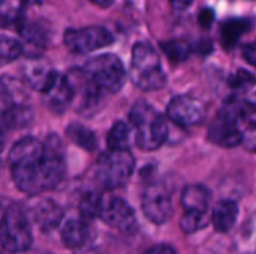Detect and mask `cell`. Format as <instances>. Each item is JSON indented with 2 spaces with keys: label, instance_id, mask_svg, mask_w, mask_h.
Masks as SVG:
<instances>
[{
  "label": "cell",
  "instance_id": "44dd1931",
  "mask_svg": "<svg viewBox=\"0 0 256 254\" xmlns=\"http://www.w3.org/2000/svg\"><path fill=\"white\" fill-rule=\"evenodd\" d=\"M160 48H162L164 54L168 57V60L171 63H182V61L188 60V57L194 51V48L188 42L180 40V39L162 42L160 43Z\"/></svg>",
  "mask_w": 256,
  "mask_h": 254
},
{
  "label": "cell",
  "instance_id": "cb8c5ba5",
  "mask_svg": "<svg viewBox=\"0 0 256 254\" xmlns=\"http://www.w3.org/2000/svg\"><path fill=\"white\" fill-rule=\"evenodd\" d=\"M104 196L100 193L96 192H88L82 196L81 202H80V213L81 217L87 219V220H93L98 219L99 216V210H100V204H102Z\"/></svg>",
  "mask_w": 256,
  "mask_h": 254
},
{
  "label": "cell",
  "instance_id": "d6a6232c",
  "mask_svg": "<svg viewBox=\"0 0 256 254\" xmlns=\"http://www.w3.org/2000/svg\"><path fill=\"white\" fill-rule=\"evenodd\" d=\"M22 3H26V4H39V3H42V0H21Z\"/></svg>",
  "mask_w": 256,
  "mask_h": 254
},
{
  "label": "cell",
  "instance_id": "f1b7e54d",
  "mask_svg": "<svg viewBox=\"0 0 256 254\" xmlns=\"http://www.w3.org/2000/svg\"><path fill=\"white\" fill-rule=\"evenodd\" d=\"M213 19H214V13H213L212 9H204V10L201 12V15H200V22H201L204 27H210L212 22H213Z\"/></svg>",
  "mask_w": 256,
  "mask_h": 254
},
{
  "label": "cell",
  "instance_id": "5bb4252c",
  "mask_svg": "<svg viewBox=\"0 0 256 254\" xmlns=\"http://www.w3.org/2000/svg\"><path fill=\"white\" fill-rule=\"evenodd\" d=\"M58 72H56L46 61L44 60H30L27 61V64L24 66V78H26V82L44 93L51 84L52 81L56 79Z\"/></svg>",
  "mask_w": 256,
  "mask_h": 254
},
{
  "label": "cell",
  "instance_id": "2e32d148",
  "mask_svg": "<svg viewBox=\"0 0 256 254\" xmlns=\"http://www.w3.org/2000/svg\"><path fill=\"white\" fill-rule=\"evenodd\" d=\"M210 199H212L210 190L201 184L188 186L182 193V205L184 208V213L207 214Z\"/></svg>",
  "mask_w": 256,
  "mask_h": 254
},
{
  "label": "cell",
  "instance_id": "836d02e7",
  "mask_svg": "<svg viewBox=\"0 0 256 254\" xmlns=\"http://www.w3.org/2000/svg\"><path fill=\"white\" fill-rule=\"evenodd\" d=\"M3 148H4V135L0 130V153L3 151Z\"/></svg>",
  "mask_w": 256,
  "mask_h": 254
},
{
  "label": "cell",
  "instance_id": "f546056e",
  "mask_svg": "<svg viewBox=\"0 0 256 254\" xmlns=\"http://www.w3.org/2000/svg\"><path fill=\"white\" fill-rule=\"evenodd\" d=\"M168 1L172 6V9H176V10H184L194 3V0H168Z\"/></svg>",
  "mask_w": 256,
  "mask_h": 254
},
{
  "label": "cell",
  "instance_id": "3957f363",
  "mask_svg": "<svg viewBox=\"0 0 256 254\" xmlns=\"http://www.w3.org/2000/svg\"><path fill=\"white\" fill-rule=\"evenodd\" d=\"M130 79L142 91L160 90L166 82L159 52L156 48L142 40L136 42L132 49L130 58Z\"/></svg>",
  "mask_w": 256,
  "mask_h": 254
},
{
  "label": "cell",
  "instance_id": "4dcf8cb0",
  "mask_svg": "<svg viewBox=\"0 0 256 254\" xmlns=\"http://www.w3.org/2000/svg\"><path fill=\"white\" fill-rule=\"evenodd\" d=\"M75 254H108L106 252H104V250H100V249H98V247H92V246H84V247H80V249H76V252Z\"/></svg>",
  "mask_w": 256,
  "mask_h": 254
},
{
  "label": "cell",
  "instance_id": "8992f818",
  "mask_svg": "<svg viewBox=\"0 0 256 254\" xmlns=\"http://www.w3.org/2000/svg\"><path fill=\"white\" fill-rule=\"evenodd\" d=\"M0 244L12 254L26 253L33 244L30 219L18 204L10 205L0 220Z\"/></svg>",
  "mask_w": 256,
  "mask_h": 254
},
{
  "label": "cell",
  "instance_id": "7c38bea8",
  "mask_svg": "<svg viewBox=\"0 0 256 254\" xmlns=\"http://www.w3.org/2000/svg\"><path fill=\"white\" fill-rule=\"evenodd\" d=\"M62 243L68 247V249H80L87 246L92 238H93V229L90 225V220L84 219V217H74L69 219L63 223L62 226Z\"/></svg>",
  "mask_w": 256,
  "mask_h": 254
},
{
  "label": "cell",
  "instance_id": "83f0119b",
  "mask_svg": "<svg viewBox=\"0 0 256 254\" xmlns=\"http://www.w3.org/2000/svg\"><path fill=\"white\" fill-rule=\"evenodd\" d=\"M146 254H177V252H176V249L172 246L159 244V246H154L153 249H150Z\"/></svg>",
  "mask_w": 256,
  "mask_h": 254
},
{
  "label": "cell",
  "instance_id": "7a4b0ae2",
  "mask_svg": "<svg viewBox=\"0 0 256 254\" xmlns=\"http://www.w3.org/2000/svg\"><path fill=\"white\" fill-rule=\"evenodd\" d=\"M130 124L135 130V142L144 151L160 148L168 138V124L165 117L150 103L136 102L129 114Z\"/></svg>",
  "mask_w": 256,
  "mask_h": 254
},
{
  "label": "cell",
  "instance_id": "277c9868",
  "mask_svg": "<svg viewBox=\"0 0 256 254\" xmlns=\"http://www.w3.org/2000/svg\"><path fill=\"white\" fill-rule=\"evenodd\" d=\"M81 72L86 79L105 97L120 91L126 81L124 66L114 54H100L90 58Z\"/></svg>",
  "mask_w": 256,
  "mask_h": 254
},
{
  "label": "cell",
  "instance_id": "9c48e42d",
  "mask_svg": "<svg viewBox=\"0 0 256 254\" xmlns=\"http://www.w3.org/2000/svg\"><path fill=\"white\" fill-rule=\"evenodd\" d=\"M106 226L124 234H132L138 228V220L134 208L122 198H104L99 210V216Z\"/></svg>",
  "mask_w": 256,
  "mask_h": 254
},
{
  "label": "cell",
  "instance_id": "e0dca14e",
  "mask_svg": "<svg viewBox=\"0 0 256 254\" xmlns=\"http://www.w3.org/2000/svg\"><path fill=\"white\" fill-rule=\"evenodd\" d=\"M33 111L28 103L10 105L0 109V123L6 129H22L30 124Z\"/></svg>",
  "mask_w": 256,
  "mask_h": 254
},
{
  "label": "cell",
  "instance_id": "9a60e30c",
  "mask_svg": "<svg viewBox=\"0 0 256 254\" xmlns=\"http://www.w3.org/2000/svg\"><path fill=\"white\" fill-rule=\"evenodd\" d=\"M238 219V205L232 199L219 201L212 211V223L220 234L230 232Z\"/></svg>",
  "mask_w": 256,
  "mask_h": 254
},
{
  "label": "cell",
  "instance_id": "d4e9b609",
  "mask_svg": "<svg viewBox=\"0 0 256 254\" xmlns=\"http://www.w3.org/2000/svg\"><path fill=\"white\" fill-rule=\"evenodd\" d=\"M208 225L207 214H196V213H184L180 220V228L184 234H194L204 229Z\"/></svg>",
  "mask_w": 256,
  "mask_h": 254
},
{
  "label": "cell",
  "instance_id": "4fadbf2b",
  "mask_svg": "<svg viewBox=\"0 0 256 254\" xmlns=\"http://www.w3.org/2000/svg\"><path fill=\"white\" fill-rule=\"evenodd\" d=\"M63 217H64L63 208L51 199H44L38 202L33 208L34 223L42 232H51L56 228H58L60 223L63 222Z\"/></svg>",
  "mask_w": 256,
  "mask_h": 254
},
{
  "label": "cell",
  "instance_id": "603a6c76",
  "mask_svg": "<svg viewBox=\"0 0 256 254\" xmlns=\"http://www.w3.org/2000/svg\"><path fill=\"white\" fill-rule=\"evenodd\" d=\"M22 54V45L15 37L0 34V66L8 64L20 58Z\"/></svg>",
  "mask_w": 256,
  "mask_h": 254
},
{
  "label": "cell",
  "instance_id": "52a82bcc",
  "mask_svg": "<svg viewBox=\"0 0 256 254\" xmlns=\"http://www.w3.org/2000/svg\"><path fill=\"white\" fill-rule=\"evenodd\" d=\"M63 42L68 49L75 54H88L110 46L114 42V37L105 27L88 25L81 28H68L63 34Z\"/></svg>",
  "mask_w": 256,
  "mask_h": 254
},
{
  "label": "cell",
  "instance_id": "ba28073f",
  "mask_svg": "<svg viewBox=\"0 0 256 254\" xmlns=\"http://www.w3.org/2000/svg\"><path fill=\"white\" fill-rule=\"evenodd\" d=\"M144 216L154 225H165L172 216V199L170 190L159 183L148 184L141 196Z\"/></svg>",
  "mask_w": 256,
  "mask_h": 254
},
{
  "label": "cell",
  "instance_id": "8fae6325",
  "mask_svg": "<svg viewBox=\"0 0 256 254\" xmlns=\"http://www.w3.org/2000/svg\"><path fill=\"white\" fill-rule=\"evenodd\" d=\"M46 108L56 114H62L74 102V87L68 75L57 73L52 84L42 93Z\"/></svg>",
  "mask_w": 256,
  "mask_h": 254
},
{
  "label": "cell",
  "instance_id": "d6986e66",
  "mask_svg": "<svg viewBox=\"0 0 256 254\" xmlns=\"http://www.w3.org/2000/svg\"><path fill=\"white\" fill-rule=\"evenodd\" d=\"M66 136L75 145L84 148L86 151H93L98 147V139H96L94 133L82 124H78V123L69 124L66 129Z\"/></svg>",
  "mask_w": 256,
  "mask_h": 254
},
{
  "label": "cell",
  "instance_id": "6da1fadb",
  "mask_svg": "<svg viewBox=\"0 0 256 254\" xmlns=\"http://www.w3.org/2000/svg\"><path fill=\"white\" fill-rule=\"evenodd\" d=\"M8 160L16 189L30 196L56 189L66 172L64 151L57 135H50L44 142L32 136L16 141Z\"/></svg>",
  "mask_w": 256,
  "mask_h": 254
},
{
  "label": "cell",
  "instance_id": "4316f807",
  "mask_svg": "<svg viewBox=\"0 0 256 254\" xmlns=\"http://www.w3.org/2000/svg\"><path fill=\"white\" fill-rule=\"evenodd\" d=\"M243 57H244V60H246L250 66H255L256 49L254 43H249V45H244V46H243Z\"/></svg>",
  "mask_w": 256,
  "mask_h": 254
},
{
  "label": "cell",
  "instance_id": "7402d4cb",
  "mask_svg": "<svg viewBox=\"0 0 256 254\" xmlns=\"http://www.w3.org/2000/svg\"><path fill=\"white\" fill-rule=\"evenodd\" d=\"M20 28V33L21 36L30 43V45H34L38 48H44L48 42V33L46 30L38 24V22H21L18 25Z\"/></svg>",
  "mask_w": 256,
  "mask_h": 254
},
{
  "label": "cell",
  "instance_id": "e575fe53",
  "mask_svg": "<svg viewBox=\"0 0 256 254\" xmlns=\"http://www.w3.org/2000/svg\"><path fill=\"white\" fill-rule=\"evenodd\" d=\"M0 254H2V253H0Z\"/></svg>",
  "mask_w": 256,
  "mask_h": 254
},
{
  "label": "cell",
  "instance_id": "1f68e13d",
  "mask_svg": "<svg viewBox=\"0 0 256 254\" xmlns=\"http://www.w3.org/2000/svg\"><path fill=\"white\" fill-rule=\"evenodd\" d=\"M90 1L94 3V4H98V6H102V7L110 6V4L112 3V0H90Z\"/></svg>",
  "mask_w": 256,
  "mask_h": 254
},
{
  "label": "cell",
  "instance_id": "30bf717a",
  "mask_svg": "<svg viewBox=\"0 0 256 254\" xmlns=\"http://www.w3.org/2000/svg\"><path fill=\"white\" fill-rule=\"evenodd\" d=\"M168 118L180 127H194L207 117V106L202 100L190 96L172 97L166 106Z\"/></svg>",
  "mask_w": 256,
  "mask_h": 254
},
{
  "label": "cell",
  "instance_id": "5b68a950",
  "mask_svg": "<svg viewBox=\"0 0 256 254\" xmlns=\"http://www.w3.org/2000/svg\"><path fill=\"white\" fill-rule=\"evenodd\" d=\"M135 171V159L129 150H108L102 153L94 166V178L100 187L116 190L124 187Z\"/></svg>",
  "mask_w": 256,
  "mask_h": 254
},
{
  "label": "cell",
  "instance_id": "484cf974",
  "mask_svg": "<svg viewBox=\"0 0 256 254\" xmlns=\"http://www.w3.org/2000/svg\"><path fill=\"white\" fill-rule=\"evenodd\" d=\"M230 87L234 90V91H238V93H246L249 90L254 88L255 85V78L250 72L248 70H237L234 75L230 76V81H228Z\"/></svg>",
  "mask_w": 256,
  "mask_h": 254
},
{
  "label": "cell",
  "instance_id": "ac0fdd59",
  "mask_svg": "<svg viewBox=\"0 0 256 254\" xmlns=\"http://www.w3.org/2000/svg\"><path fill=\"white\" fill-rule=\"evenodd\" d=\"M252 27V21L250 19H244V18H234L226 21L222 28H220V39H222V45L226 49H231L237 45V42L240 40V37L248 33Z\"/></svg>",
  "mask_w": 256,
  "mask_h": 254
},
{
  "label": "cell",
  "instance_id": "ffe728a7",
  "mask_svg": "<svg viewBox=\"0 0 256 254\" xmlns=\"http://www.w3.org/2000/svg\"><path fill=\"white\" fill-rule=\"evenodd\" d=\"M132 130L130 126L124 121H117L108 132L106 136V145L108 150H128L130 144Z\"/></svg>",
  "mask_w": 256,
  "mask_h": 254
}]
</instances>
